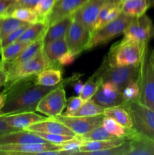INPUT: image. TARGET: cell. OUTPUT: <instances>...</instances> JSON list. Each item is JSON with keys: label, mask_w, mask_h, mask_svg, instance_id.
Listing matches in <instances>:
<instances>
[{"label": "cell", "mask_w": 154, "mask_h": 155, "mask_svg": "<svg viewBox=\"0 0 154 155\" xmlns=\"http://www.w3.org/2000/svg\"><path fill=\"white\" fill-rule=\"evenodd\" d=\"M91 36V32L88 28L72 18L65 36L68 51L75 56L85 51Z\"/></svg>", "instance_id": "10"}, {"label": "cell", "mask_w": 154, "mask_h": 155, "mask_svg": "<svg viewBox=\"0 0 154 155\" xmlns=\"http://www.w3.org/2000/svg\"><path fill=\"white\" fill-rule=\"evenodd\" d=\"M39 2V0H14V2L12 3V5L8 10L6 17L8 16L9 13L12 10L17 8H30L34 9Z\"/></svg>", "instance_id": "43"}, {"label": "cell", "mask_w": 154, "mask_h": 155, "mask_svg": "<svg viewBox=\"0 0 154 155\" xmlns=\"http://www.w3.org/2000/svg\"><path fill=\"white\" fill-rule=\"evenodd\" d=\"M140 95V88L138 80L128 83L122 90L124 103L133 101H138ZM123 103V104H124Z\"/></svg>", "instance_id": "35"}, {"label": "cell", "mask_w": 154, "mask_h": 155, "mask_svg": "<svg viewBox=\"0 0 154 155\" xmlns=\"http://www.w3.org/2000/svg\"><path fill=\"white\" fill-rule=\"evenodd\" d=\"M48 143L33 132L26 130H19L5 134L0 135V145L10 144Z\"/></svg>", "instance_id": "17"}, {"label": "cell", "mask_w": 154, "mask_h": 155, "mask_svg": "<svg viewBox=\"0 0 154 155\" xmlns=\"http://www.w3.org/2000/svg\"><path fill=\"white\" fill-rule=\"evenodd\" d=\"M50 150H61L60 145L52 143H26L10 144L0 145V153L2 155L36 154Z\"/></svg>", "instance_id": "13"}, {"label": "cell", "mask_w": 154, "mask_h": 155, "mask_svg": "<svg viewBox=\"0 0 154 155\" xmlns=\"http://www.w3.org/2000/svg\"><path fill=\"white\" fill-rule=\"evenodd\" d=\"M138 83L140 88L138 101L154 110V68L149 58L148 48L140 61Z\"/></svg>", "instance_id": "7"}, {"label": "cell", "mask_w": 154, "mask_h": 155, "mask_svg": "<svg viewBox=\"0 0 154 155\" xmlns=\"http://www.w3.org/2000/svg\"><path fill=\"white\" fill-rule=\"evenodd\" d=\"M127 139H126V138H116V139H107V140L84 142L81 145L79 150L78 152H76L75 155L87 154L88 153L90 152L110 149V148L122 145Z\"/></svg>", "instance_id": "21"}, {"label": "cell", "mask_w": 154, "mask_h": 155, "mask_svg": "<svg viewBox=\"0 0 154 155\" xmlns=\"http://www.w3.org/2000/svg\"><path fill=\"white\" fill-rule=\"evenodd\" d=\"M102 83V79L97 71L83 85L79 97L84 101L91 99Z\"/></svg>", "instance_id": "29"}, {"label": "cell", "mask_w": 154, "mask_h": 155, "mask_svg": "<svg viewBox=\"0 0 154 155\" xmlns=\"http://www.w3.org/2000/svg\"><path fill=\"white\" fill-rule=\"evenodd\" d=\"M91 100L104 108L122 105L124 103L122 92L111 82H103Z\"/></svg>", "instance_id": "12"}, {"label": "cell", "mask_w": 154, "mask_h": 155, "mask_svg": "<svg viewBox=\"0 0 154 155\" xmlns=\"http://www.w3.org/2000/svg\"><path fill=\"white\" fill-rule=\"evenodd\" d=\"M112 2H122L124 0H110Z\"/></svg>", "instance_id": "51"}, {"label": "cell", "mask_w": 154, "mask_h": 155, "mask_svg": "<svg viewBox=\"0 0 154 155\" xmlns=\"http://www.w3.org/2000/svg\"><path fill=\"white\" fill-rule=\"evenodd\" d=\"M132 18V17L125 15L122 12L116 20L108 23L91 33L85 51L104 45L111 39L123 34L125 28Z\"/></svg>", "instance_id": "6"}, {"label": "cell", "mask_w": 154, "mask_h": 155, "mask_svg": "<svg viewBox=\"0 0 154 155\" xmlns=\"http://www.w3.org/2000/svg\"><path fill=\"white\" fill-rule=\"evenodd\" d=\"M48 26L45 21H39L31 24L26 28L18 40L23 42L31 43L41 37H44Z\"/></svg>", "instance_id": "25"}, {"label": "cell", "mask_w": 154, "mask_h": 155, "mask_svg": "<svg viewBox=\"0 0 154 155\" xmlns=\"http://www.w3.org/2000/svg\"><path fill=\"white\" fill-rule=\"evenodd\" d=\"M150 7V0H124L122 2V12L132 18H138L145 15Z\"/></svg>", "instance_id": "24"}, {"label": "cell", "mask_w": 154, "mask_h": 155, "mask_svg": "<svg viewBox=\"0 0 154 155\" xmlns=\"http://www.w3.org/2000/svg\"><path fill=\"white\" fill-rule=\"evenodd\" d=\"M63 71L60 65L51 66L42 70L35 76L36 84L45 86H55L62 81Z\"/></svg>", "instance_id": "22"}, {"label": "cell", "mask_w": 154, "mask_h": 155, "mask_svg": "<svg viewBox=\"0 0 154 155\" xmlns=\"http://www.w3.org/2000/svg\"><path fill=\"white\" fill-rule=\"evenodd\" d=\"M17 129L14 128V127H10L5 121L3 120L2 117H0V135L5 134V133H11V132L17 131Z\"/></svg>", "instance_id": "46"}, {"label": "cell", "mask_w": 154, "mask_h": 155, "mask_svg": "<svg viewBox=\"0 0 154 155\" xmlns=\"http://www.w3.org/2000/svg\"><path fill=\"white\" fill-rule=\"evenodd\" d=\"M88 0H57L45 19L48 27L60 20L72 15Z\"/></svg>", "instance_id": "15"}, {"label": "cell", "mask_w": 154, "mask_h": 155, "mask_svg": "<svg viewBox=\"0 0 154 155\" xmlns=\"http://www.w3.org/2000/svg\"><path fill=\"white\" fill-rule=\"evenodd\" d=\"M124 36L136 41L142 51L148 47V43L154 38V25L146 15L133 18L125 28Z\"/></svg>", "instance_id": "9"}, {"label": "cell", "mask_w": 154, "mask_h": 155, "mask_svg": "<svg viewBox=\"0 0 154 155\" xmlns=\"http://www.w3.org/2000/svg\"><path fill=\"white\" fill-rule=\"evenodd\" d=\"M75 79L76 77L72 76L66 81H61L57 87L42 97L38 104L36 111L44 114L48 117L51 118L62 114L66 102V92L63 86L66 83L72 81Z\"/></svg>", "instance_id": "8"}, {"label": "cell", "mask_w": 154, "mask_h": 155, "mask_svg": "<svg viewBox=\"0 0 154 155\" xmlns=\"http://www.w3.org/2000/svg\"><path fill=\"white\" fill-rule=\"evenodd\" d=\"M149 58H150L151 62H152V66H153V68H154V48L152 49V51H151L150 54H149Z\"/></svg>", "instance_id": "50"}, {"label": "cell", "mask_w": 154, "mask_h": 155, "mask_svg": "<svg viewBox=\"0 0 154 155\" xmlns=\"http://www.w3.org/2000/svg\"><path fill=\"white\" fill-rule=\"evenodd\" d=\"M146 49L142 51L136 41L124 36L112 45L104 61L110 67L140 65Z\"/></svg>", "instance_id": "2"}, {"label": "cell", "mask_w": 154, "mask_h": 155, "mask_svg": "<svg viewBox=\"0 0 154 155\" xmlns=\"http://www.w3.org/2000/svg\"><path fill=\"white\" fill-rule=\"evenodd\" d=\"M5 95L2 92L0 93V110L2 109V107H3V104L5 103Z\"/></svg>", "instance_id": "49"}, {"label": "cell", "mask_w": 154, "mask_h": 155, "mask_svg": "<svg viewBox=\"0 0 154 155\" xmlns=\"http://www.w3.org/2000/svg\"><path fill=\"white\" fill-rule=\"evenodd\" d=\"M67 51L68 47L65 37L45 42L42 48L44 54L52 66L59 65L57 63L59 58Z\"/></svg>", "instance_id": "20"}, {"label": "cell", "mask_w": 154, "mask_h": 155, "mask_svg": "<svg viewBox=\"0 0 154 155\" xmlns=\"http://www.w3.org/2000/svg\"><path fill=\"white\" fill-rule=\"evenodd\" d=\"M4 18H0V28H1V25H2V19Z\"/></svg>", "instance_id": "52"}, {"label": "cell", "mask_w": 154, "mask_h": 155, "mask_svg": "<svg viewBox=\"0 0 154 155\" xmlns=\"http://www.w3.org/2000/svg\"><path fill=\"white\" fill-rule=\"evenodd\" d=\"M51 66L52 65L50 64L42 51L35 57L25 62L18 64L0 67L4 68L7 73V82L5 84V86H7L17 80L36 75L42 70Z\"/></svg>", "instance_id": "4"}, {"label": "cell", "mask_w": 154, "mask_h": 155, "mask_svg": "<svg viewBox=\"0 0 154 155\" xmlns=\"http://www.w3.org/2000/svg\"><path fill=\"white\" fill-rule=\"evenodd\" d=\"M57 1V0H39L34 8V10L39 15L41 21H45Z\"/></svg>", "instance_id": "38"}, {"label": "cell", "mask_w": 154, "mask_h": 155, "mask_svg": "<svg viewBox=\"0 0 154 155\" xmlns=\"http://www.w3.org/2000/svg\"><path fill=\"white\" fill-rule=\"evenodd\" d=\"M130 151L129 139H127L124 143L119 146L104 150V151H95V152L88 153V155H128Z\"/></svg>", "instance_id": "36"}, {"label": "cell", "mask_w": 154, "mask_h": 155, "mask_svg": "<svg viewBox=\"0 0 154 155\" xmlns=\"http://www.w3.org/2000/svg\"><path fill=\"white\" fill-rule=\"evenodd\" d=\"M7 82V73L4 68L0 67V87L5 86Z\"/></svg>", "instance_id": "48"}, {"label": "cell", "mask_w": 154, "mask_h": 155, "mask_svg": "<svg viewBox=\"0 0 154 155\" xmlns=\"http://www.w3.org/2000/svg\"><path fill=\"white\" fill-rule=\"evenodd\" d=\"M82 143V141L77 136L70 140L63 142L60 145L61 150L60 151V155H75Z\"/></svg>", "instance_id": "37"}, {"label": "cell", "mask_w": 154, "mask_h": 155, "mask_svg": "<svg viewBox=\"0 0 154 155\" xmlns=\"http://www.w3.org/2000/svg\"><path fill=\"white\" fill-rule=\"evenodd\" d=\"M8 16L29 24H34L41 21L34 9L30 8H17L9 13Z\"/></svg>", "instance_id": "32"}, {"label": "cell", "mask_w": 154, "mask_h": 155, "mask_svg": "<svg viewBox=\"0 0 154 155\" xmlns=\"http://www.w3.org/2000/svg\"><path fill=\"white\" fill-rule=\"evenodd\" d=\"M105 117L112 118L127 129L132 128V121L127 110L122 105L107 107L104 111Z\"/></svg>", "instance_id": "27"}, {"label": "cell", "mask_w": 154, "mask_h": 155, "mask_svg": "<svg viewBox=\"0 0 154 155\" xmlns=\"http://www.w3.org/2000/svg\"><path fill=\"white\" fill-rule=\"evenodd\" d=\"M104 117L105 115L102 114L91 117H68L60 114L52 118L63 123L76 136H80L102 125Z\"/></svg>", "instance_id": "11"}, {"label": "cell", "mask_w": 154, "mask_h": 155, "mask_svg": "<svg viewBox=\"0 0 154 155\" xmlns=\"http://www.w3.org/2000/svg\"><path fill=\"white\" fill-rule=\"evenodd\" d=\"M85 101L80 98L79 96H74L71 97L69 99L66 100V110L65 111V113L62 114L64 116H69L71 114H72L73 112L76 111L77 110L81 107V106L84 104Z\"/></svg>", "instance_id": "42"}, {"label": "cell", "mask_w": 154, "mask_h": 155, "mask_svg": "<svg viewBox=\"0 0 154 155\" xmlns=\"http://www.w3.org/2000/svg\"><path fill=\"white\" fill-rule=\"evenodd\" d=\"M14 2V0H0V18H5L9 7Z\"/></svg>", "instance_id": "45"}, {"label": "cell", "mask_w": 154, "mask_h": 155, "mask_svg": "<svg viewBox=\"0 0 154 155\" xmlns=\"http://www.w3.org/2000/svg\"><path fill=\"white\" fill-rule=\"evenodd\" d=\"M40 136L41 138L46 140L47 142L50 143L55 144V145H61L63 142L69 141L70 139H73L74 137L70 136H66V135H60V134H53V133H41V132H33Z\"/></svg>", "instance_id": "41"}, {"label": "cell", "mask_w": 154, "mask_h": 155, "mask_svg": "<svg viewBox=\"0 0 154 155\" xmlns=\"http://www.w3.org/2000/svg\"><path fill=\"white\" fill-rule=\"evenodd\" d=\"M130 151L128 155H154V141L134 130L128 137Z\"/></svg>", "instance_id": "19"}, {"label": "cell", "mask_w": 154, "mask_h": 155, "mask_svg": "<svg viewBox=\"0 0 154 155\" xmlns=\"http://www.w3.org/2000/svg\"><path fill=\"white\" fill-rule=\"evenodd\" d=\"M35 76L5 86L3 93L5 95V100L0 110V117L36 111V107L42 97L59 85L55 86L37 85L34 82Z\"/></svg>", "instance_id": "1"}, {"label": "cell", "mask_w": 154, "mask_h": 155, "mask_svg": "<svg viewBox=\"0 0 154 155\" xmlns=\"http://www.w3.org/2000/svg\"><path fill=\"white\" fill-rule=\"evenodd\" d=\"M2 117L10 127H14L17 130H24L26 127L32 124L44 121L48 118L37 114L35 112L13 114L2 116Z\"/></svg>", "instance_id": "18"}, {"label": "cell", "mask_w": 154, "mask_h": 155, "mask_svg": "<svg viewBox=\"0 0 154 155\" xmlns=\"http://www.w3.org/2000/svg\"><path fill=\"white\" fill-rule=\"evenodd\" d=\"M132 121V128L140 134L154 141V110L139 101L124 103Z\"/></svg>", "instance_id": "3"}, {"label": "cell", "mask_w": 154, "mask_h": 155, "mask_svg": "<svg viewBox=\"0 0 154 155\" xmlns=\"http://www.w3.org/2000/svg\"><path fill=\"white\" fill-rule=\"evenodd\" d=\"M83 142H88V141H101L107 140V139H116V136L109 133L102 125L97 128L94 129L91 131L88 132L85 134L77 136Z\"/></svg>", "instance_id": "33"}, {"label": "cell", "mask_w": 154, "mask_h": 155, "mask_svg": "<svg viewBox=\"0 0 154 155\" xmlns=\"http://www.w3.org/2000/svg\"><path fill=\"white\" fill-rule=\"evenodd\" d=\"M43 38L44 37H41L39 39H38L37 40L30 43L23 50L22 52L19 54V56L17 58H15L12 61L8 62V63L3 64H0V66L18 64H21L23 63V62L27 61L32 58L35 57L36 54H39L40 51H42V48H43L44 45Z\"/></svg>", "instance_id": "26"}, {"label": "cell", "mask_w": 154, "mask_h": 155, "mask_svg": "<svg viewBox=\"0 0 154 155\" xmlns=\"http://www.w3.org/2000/svg\"><path fill=\"white\" fill-rule=\"evenodd\" d=\"M110 0H88L72 14V18L82 24L91 32L92 27L104 5Z\"/></svg>", "instance_id": "14"}, {"label": "cell", "mask_w": 154, "mask_h": 155, "mask_svg": "<svg viewBox=\"0 0 154 155\" xmlns=\"http://www.w3.org/2000/svg\"><path fill=\"white\" fill-rule=\"evenodd\" d=\"M105 108L96 104L91 98L85 101L79 110L73 112L68 117H91L104 114Z\"/></svg>", "instance_id": "31"}, {"label": "cell", "mask_w": 154, "mask_h": 155, "mask_svg": "<svg viewBox=\"0 0 154 155\" xmlns=\"http://www.w3.org/2000/svg\"><path fill=\"white\" fill-rule=\"evenodd\" d=\"M153 149H154V144H153Z\"/></svg>", "instance_id": "53"}, {"label": "cell", "mask_w": 154, "mask_h": 155, "mask_svg": "<svg viewBox=\"0 0 154 155\" xmlns=\"http://www.w3.org/2000/svg\"><path fill=\"white\" fill-rule=\"evenodd\" d=\"M98 72L103 82H111L114 83L122 92L128 83L138 80L140 65L110 67L103 61Z\"/></svg>", "instance_id": "5"}, {"label": "cell", "mask_w": 154, "mask_h": 155, "mask_svg": "<svg viewBox=\"0 0 154 155\" xmlns=\"http://www.w3.org/2000/svg\"><path fill=\"white\" fill-rule=\"evenodd\" d=\"M102 126L111 134L114 135L118 138H126L128 139V136L132 132L133 128L127 129L116 122L112 118L105 117L103 120Z\"/></svg>", "instance_id": "30"}, {"label": "cell", "mask_w": 154, "mask_h": 155, "mask_svg": "<svg viewBox=\"0 0 154 155\" xmlns=\"http://www.w3.org/2000/svg\"><path fill=\"white\" fill-rule=\"evenodd\" d=\"M30 24H31L27 23V24L21 26V27H18V29L14 30L13 32L9 33V34L8 35V36H6L5 37L3 38V39L0 41V51H1L2 48H4V47L7 46V45H10V44L18 41V39H19L20 36H21V34L24 33V30H26V28H27Z\"/></svg>", "instance_id": "40"}, {"label": "cell", "mask_w": 154, "mask_h": 155, "mask_svg": "<svg viewBox=\"0 0 154 155\" xmlns=\"http://www.w3.org/2000/svg\"><path fill=\"white\" fill-rule=\"evenodd\" d=\"M72 21V15H69L49 26L44 36V43L65 37Z\"/></svg>", "instance_id": "23"}, {"label": "cell", "mask_w": 154, "mask_h": 155, "mask_svg": "<svg viewBox=\"0 0 154 155\" xmlns=\"http://www.w3.org/2000/svg\"><path fill=\"white\" fill-rule=\"evenodd\" d=\"M117 2H108L106 3L105 5L102 6V8L100 10L99 13H98V17H97L96 20H95V23L93 24V27H92L91 30V33L93 32L96 31V30H99L100 28L104 26V21H105L106 18L107 16V14L110 12V9L115 5V4Z\"/></svg>", "instance_id": "39"}, {"label": "cell", "mask_w": 154, "mask_h": 155, "mask_svg": "<svg viewBox=\"0 0 154 155\" xmlns=\"http://www.w3.org/2000/svg\"><path fill=\"white\" fill-rule=\"evenodd\" d=\"M25 24H27V23L10 16L5 17V18H3L1 28H0V41L3 38L5 37L6 36H8L9 33H11L14 30H15L18 27Z\"/></svg>", "instance_id": "34"}, {"label": "cell", "mask_w": 154, "mask_h": 155, "mask_svg": "<svg viewBox=\"0 0 154 155\" xmlns=\"http://www.w3.org/2000/svg\"><path fill=\"white\" fill-rule=\"evenodd\" d=\"M24 130L31 132H41V133H53V134H60L75 137L76 134L73 131L68 128L66 125L54 118L48 117L44 121L32 124L26 127Z\"/></svg>", "instance_id": "16"}, {"label": "cell", "mask_w": 154, "mask_h": 155, "mask_svg": "<svg viewBox=\"0 0 154 155\" xmlns=\"http://www.w3.org/2000/svg\"><path fill=\"white\" fill-rule=\"evenodd\" d=\"M72 87H73L74 89V91L75 92V93L78 94V95H79L80 92H81L82 89V87H83V83H82L80 80H77L76 79H75V80H73L72 81Z\"/></svg>", "instance_id": "47"}, {"label": "cell", "mask_w": 154, "mask_h": 155, "mask_svg": "<svg viewBox=\"0 0 154 155\" xmlns=\"http://www.w3.org/2000/svg\"><path fill=\"white\" fill-rule=\"evenodd\" d=\"M29 44L30 43L18 40L2 48L0 51V55H1L0 64H3L8 63L14 60Z\"/></svg>", "instance_id": "28"}, {"label": "cell", "mask_w": 154, "mask_h": 155, "mask_svg": "<svg viewBox=\"0 0 154 155\" xmlns=\"http://www.w3.org/2000/svg\"><path fill=\"white\" fill-rule=\"evenodd\" d=\"M76 56L72 54L70 51H67L66 52L63 53L62 55L60 56L57 63L60 66H67V65L71 64L75 61Z\"/></svg>", "instance_id": "44"}]
</instances>
